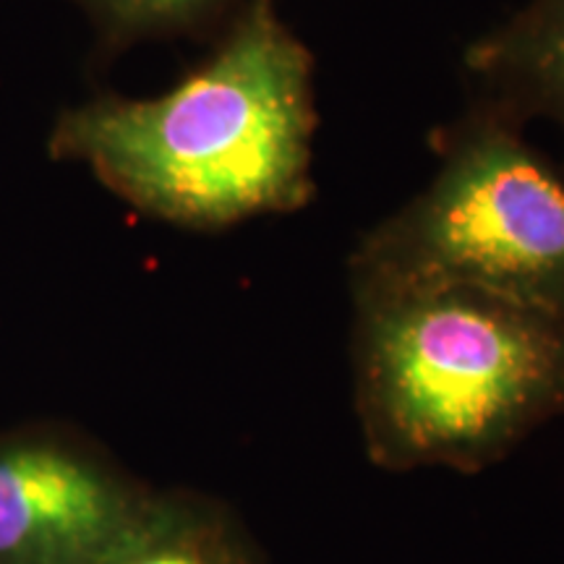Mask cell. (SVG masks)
Here are the masks:
<instances>
[{
	"label": "cell",
	"instance_id": "6da1fadb",
	"mask_svg": "<svg viewBox=\"0 0 564 564\" xmlns=\"http://www.w3.org/2000/svg\"><path fill=\"white\" fill-rule=\"evenodd\" d=\"M316 126L312 51L274 0H243L171 91L66 110L51 154L84 162L141 215L212 232L312 202Z\"/></svg>",
	"mask_w": 564,
	"mask_h": 564
},
{
	"label": "cell",
	"instance_id": "7a4b0ae2",
	"mask_svg": "<svg viewBox=\"0 0 564 564\" xmlns=\"http://www.w3.org/2000/svg\"><path fill=\"white\" fill-rule=\"evenodd\" d=\"M352 384L384 470L478 474L564 413V327L460 285H350Z\"/></svg>",
	"mask_w": 564,
	"mask_h": 564
},
{
	"label": "cell",
	"instance_id": "3957f363",
	"mask_svg": "<svg viewBox=\"0 0 564 564\" xmlns=\"http://www.w3.org/2000/svg\"><path fill=\"white\" fill-rule=\"evenodd\" d=\"M476 100L434 133V178L364 232L350 285H460L564 327V173Z\"/></svg>",
	"mask_w": 564,
	"mask_h": 564
},
{
	"label": "cell",
	"instance_id": "277c9868",
	"mask_svg": "<svg viewBox=\"0 0 564 564\" xmlns=\"http://www.w3.org/2000/svg\"><path fill=\"white\" fill-rule=\"evenodd\" d=\"M152 489L61 429L0 434V564H97Z\"/></svg>",
	"mask_w": 564,
	"mask_h": 564
},
{
	"label": "cell",
	"instance_id": "5b68a950",
	"mask_svg": "<svg viewBox=\"0 0 564 564\" xmlns=\"http://www.w3.org/2000/svg\"><path fill=\"white\" fill-rule=\"evenodd\" d=\"M463 66L478 100L523 126L549 118L564 133V0H528L470 42Z\"/></svg>",
	"mask_w": 564,
	"mask_h": 564
},
{
	"label": "cell",
	"instance_id": "8992f818",
	"mask_svg": "<svg viewBox=\"0 0 564 564\" xmlns=\"http://www.w3.org/2000/svg\"><path fill=\"white\" fill-rule=\"evenodd\" d=\"M97 564H267L262 549L220 499L150 491L137 518Z\"/></svg>",
	"mask_w": 564,
	"mask_h": 564
},
{
	"label": "cell",
	"instance_id": "52a82bcc",
	"mask_svg": "<svg viewBox=\"0 0 564 564\" xmlns=\"http://www.w3.org/2000/svg\"><path fill=\"white\" fill-rule=\"evenodd\" d=\"M97 30L105 58L141 40L212 37L220 34L243 0H76Z\"/></svg>",
	"mask_w": 564,
	"mask_h": 564
}]
</instances>
